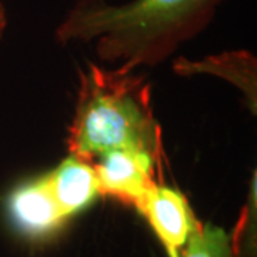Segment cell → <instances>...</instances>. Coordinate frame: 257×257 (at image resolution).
Listing matches in <instances>:
<instances>
[{
	"instance_id": "cell-3",
	"label": "cell",
	"mask_w": 257,
	"mask_h": 257,
	"mask_svg": "<svg viewBox=\"0 0 257 257\" xmlns=\"http://www.w3.org/2000/svg\"><path fill=\"white\" fill-rule=\"evenodd\" d=\"M99 194L138 206L157 184L159 166L155 159L133 150H111L93 162Z\"/></svg>"
},
{
	"instance_id": "cell-2",
	"label": "cell",
	"mask_w": 257,
	"mask_h": 257,
	"mask_svg": "<svg viewBox=\"0 0 257 257\" xmlns=\"http://www.w3.org/2000/svg\"><path fill=\"white\" fill-rule=\"evenodd\" d=\"M79 80L69 155L94 162L111 150H133L162 165V130L152 110L146 77L124 66L104 69L89 63Z\"/></svg>"
},
{
	"instance_id": "cell-8",
	"label": "cell",
	"mask_w": 257,
	"mask_h": 257,
	"mask_svg": "<svg viewBox=\"0 0 257 257\" xmlns=\"http://www.w3.org/2000/svg\"><path fill=\"white\" fill-rule=\"evenodd\" d=\"M179 257H239L233 236L221 227L202 224L190 234Z\"/></svg>"
},
{
	"instance_id": "cell-1",
	"label": "cell",
	"mask_w": 257,
	"mask_h": 257,
	"mask_svg": "<svg viewBox=\"0 0 257 257\" xmlns=\"http://www.w3.org/2000/svg\"><path fill=\"white\" fill-rule=\"evenodd\" d=\"M224 0H76L56 28L59 43L94 42L101 62L127 69L165 62L210 25Z\"/></svg>"
},
{
	"instance_id": "cell-6",
	"label": "cell",
	"mask_w": 257,
	"mask_h": 257,
	"mask_svg": "<svg viewBox=\"0 0 257 257\" xmlns=\"http://www.w3.org/2000/svg\"><path fill=\"white\" fill-rule=\"evenodd\" d=\"M45 177L66 217L86 209L99 196V184L93 162L80 157L69 155Z\"/></svg>"
},
{
	"instance_id": "cell-5",
	"label": "cell",
	"mask_w": 257,
	"mask_h": 257,
	"mask_svg": "<svg viewBox=\"0 0 257 257\" xmlns=\"http://www.w3.org/2000/svg\"><path fill=\"white\" fill-rule=\"evenodd\" d=\"M6 211L12 224L29 237H45L67 219L50 192L45 176L15 187L6 200Z\"/></svg>"
},
{
	"instance_id": "cell-4",
	"label": "cell",
	"mask_w": 257,
	"mask_h": 257,
	"mask_svg": "<svg viewBox=\"0 0 257 257\" xmlns=\"http://www.w3.org/2000/svg\"><path fill=\"white\" fill-rule=\"evenodd\" d=\"M149 221L169 257H179L190 234L200 226L183 193L157 183L136 206Z\"/></svg>"
},
{
	"instance_id": "cell-9",
	"label": "cell",
	"mask_w": 257,
	"mask_h": 257,
	"mask_svg": "<svg viewBox=\"0 0 257 257\" xmlns=\"http://www.w3.org/2000/svg\"><path fill=\"white\" fill-rule=\"evenodd\" d=\"M8 26V18H6V10H5V6L2 5L0 2V37L3 35L5 29Z\"/></svg>"
},
{
	"instance_id": "cell-7",
	"label": "cell",
	"mask_w": 257,
	"mask_h": 257,
	"mask_svg": "<svg viewBox=\"0 0 257 257\" xmlns=\"http://www.w3.org/2000/svg\"><path fill=\"white\" fill-rule=\"evenodd\" d=\"M175 70L180 74L213 73L221 76L241 89L248 104L256 109V59L246 50L210 56L202 62L179 59L175 62Z\"/></svg>"
}]
</instances>
